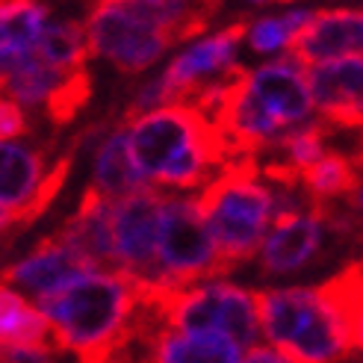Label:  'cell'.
Here are the masks:
<instances>
[{
    "label": "cell",
    "mask_w": 363,
    "mask_h": 363,
    "mask_svg": "<svg viewBox=\"0 0 363 363\" xmlns=\"http://www.w3.org/2000/svg\"><path fill=\"white\" fill-rule=\"evenodd\" d=\"M219 260L233 272L260 251L275 222V192L260 184L257 157H237L195 198Z\"/></svg>",
    "instance_id": "1"
},
{
    "label": "cell",
    "mask_w": 363,
    "mask_h": 363,
    "mask_svg": "<svg viewBox=\"0 0 363 363\" xmlns=\"http://www.w3.org/2000/svg\"><path fill=\"white\" fill-rule=\"evenodd\" d=\"M136 311V286L113 272H89L53 298L39 301V313L62 340V349L86 354L121 334Z\"/></svg>",
    "instance_id": "2"
},
{
    "label": "cell",
    "mask_w": 363,
    "mask_h": 363,
    "mask_svg": "<svg viewBox=\"0 0 363 363\" xmlns=\"http://www.w3.org/2000/svg\"><path fill=\"white\" fill-rule=\"evenodd\" d=\"M260 331L272 346L296 354L304 363H334L354 352L342 319L325 304L316 286H286L254 293Z\"/></svg>",
    "instance_id": "3"
},
{
    "label": "cell",
    "mask_w": 363,
    "mask_h": 363,
    "mask_svg": "<svg viewBox=\"0 0 363 363\" xmlns=\"http://www.w3.org/2000/svg\"><path fill=\"white\" fill-rule=\"evenodd\" d=\"M157 260L162 286L174 289H192L198 281L228 275L201 213L195 210L192 198L184 195H166L162 201Z\"/></svg>",
    "instance_id": "4"
},
{
    "label": "cell",
    "mask_w": 363,
    "mask_h": 363,
    "mask_svg": "<svg viewBox=\"0 0 363 363\" xmlns=\"http://www.w3.org/2000/svg\"><path fill=\"white\" fill-rule=\"evenodd\" d=\"M86 42L89 50L113 62L124 74H142L151 68L174 42L169 33L139 21L136 15L118 4H98L86 18Z\"/></svg>",
    "instance_id": "5"
},
{
    "label": "cell",
    "mask_w": 363,
    "mask_h": 363,
    "mask_svg": "<svg viewBox=\"0 0 363 363\" xmlns=\"http://www.w3.org/2000/svg\"><path fill=\"white\" fill-rule=\"evenodd\" d=\"M216 133L219 130L210 124V118L192 106H162V110L142 116L127 130V148H130L136 169L148 180H157L169 162L195 145L213 139Z\"/></svg>",
    "instance_id": "6"
},
{
    "label": "cell",
    "mask_w": 363,
    "mask_h": 363,
    "mask_svg": "<svg viewBox=\"0 0 363 363\" xmlns=\"http://www.w3.org/2000/svg\"><path fill=\"white\" fill-rule=\"evenodd\" d=\"M162 195L157 186H145L133 195L113 204V242L118 272L136 284H160V260H157V240H160V216H162Z\"/></svg>",
    "instance_id": "7"
},
{
    "label": "cell",
    "mask_w": 363,
    "mask_h": 363,
    "mask_svg": "<svg viewBox=\"0 0 363 363\" xmlns=\"http://www.w3.org/2000/svg\"><path fill=\"white\" fill-rule=\"evenodd\" d=\"M248 33V21H233L230 27L195 42L180 57L169 62V68L157 77L169 106H189L198 89L219 80L228 68L237 65V48Z\"/></svg>",
    "instance_id": "8"
},
{
    "label": "cell",
    "mask_w": 363,
    "mask_h": 363,
    "mask_svg": "<svg viewBox=\"0 0 363 363\" xmlns=\"http://www.w3.org/2000/svg\"><path fill=\"white\" fill-rule=\"evenodd\" d=\"M325 216L319 201L307 207L284 210L275 216V228L266 233L260 245V272L263 275H293L311 266L325 245Z\"/></svg>",
    "instance_id": "9"
},
{
    "label": "cell",
    "mask_w": 363,
    "mask_h": 363,
    "mask_svg": "<svg viewBox=\"0 0 363 363\" xmlns=\"http://www.w3.org/2000/svg\"><path fill=\"white\" fill-rule=\"evenodd\" d=\"M296 65L311 68L319 62L363 57V9H328L316 12L293 45L286 48Z\"/></svg>",
    "instance_id": "10"
},
{
    "label": "cell",
    "mask_w": 363,
    "mask_h": 363,
    "mask_svg": "<svg viewBox=\"0 0 363 363\" xmlns=\"http://www.w3.org/2000/svg\"><path fill=\"white\" fill-rule=\"evenodd\" d=\"M313 106L328 127H363V57L319 62L304 71Z\"/></svg>",
    "instance_id": "11"
},
{
    "label": "cell",
    "mask_w": 363,
    "mask_h": 363,
    "mask_svg": "<svg viewBox=\"0 0 363 363\" xmlns=\"http://www.w3.org/2000/svg\"><path fill=\"white\" fill-rule=\"evenodd\" d=\"M95 272L89 266L80 254L71 251L60 237H50L45 240L33 254H27L24 260H18L15 266L0 272V284L4 286H21L27 293L35 296V301H45V298H53L57 293L68 284H74L77 278Z\"/></svg>",
    "instance_id": "12"
},
{
    "label": "cell",
    "mask_w": 363,
    "mask_h": 363,
    "mask_svg": "<svg viewBox=\"0 0 363 363\" xmlns=\"http://www.w3.org/2000/svg\"><path fill=\"white\" fill-rule=\"evenodd\" d=\"M248 89L284 130H296V124H304L313 113L307 74L293 60H275L248 71Z\"/></svg>",
    "instance_id": "13"
},
{
    "label": "cell",
    "mask_w": 363,
    "mask_h": 363,
    "mask_svg": "<svg viewBox=\"0 0 363 363\" xmlns=\"http://www.w3.org/2000/svg\"><path fill=\"white\" fill-rule=\"evenodd\" d=\"M113 204L98 198L92 189H86L80 198V207L57 237L92 266L95 272H118V257H116V242H113Z\"/></svg>",
    "instance_id": "14"
},
{
    "label": "cell",
    "mask_w": 363,
    "mask_h": 363,
    "mask_svg": "<svg viewBox=\"0 0 363 363\" xmlns=\"http://www.w3.org/2000/svg\"><path fill=\"white\" fill-rule=\"evenodd\" d=\"M145 186H151V184H148V177L136 169L130 148H127V130L118 124L95 148V174H92L89 189L98 198H104V201L116 204L121 198L133 195Z\"/></svg>",
    "instance_id": "15"
},
{
    "label": "cell",
    "mask_w": 363,
    "mask_h": 363,
    "mask_svg": "<svg viewBox=\"0 0 363 363\" xmlns=\"http://www.w3.org/2000/svg\"><path fill=\"white\" fill-rule=\"evenodd\" d=\"M0 349H39L65 352L62 340L50 328V322L27 298L0 284Z\"/></svg>",
    "instance_id": "16"
},
{
    "label": "cell",
    "mask_w": 363,
    "mask_h": 363,
    "mask_svg": "<svg viewBox=\"0 0 363 363\" xmlns=\"http://www.w3.org/2000/svg\"><path fill=\"white\" fill-rule=\"evenodd\" d=\"M42 169L45 160L39 151L18 142H0V207H24L45 180Z\"/></svg>",
    "instance_id": "17"
},
{
    "label": "cell",
    "mask_w": 363,
    "mask_h": 363,
    "mask_svg": "<svg viewBox=\"0 0 363 363\" xmlns=\"http://www.w3.org/2000/svg\"><path fill=\"white\" fill-rule=\"evenodd\" d=\"M240 346L222 334H177L160 337L151 360L145 363H240Z\"/></svg>",
    "instance_id": "18"
},
{
    "label": "cell",
    "mask_w": 363,
    "mask_h": 363,
    "mask_svg": "<svg viewBox=\"0 0 363 363\" xmlns=\"http://www.w3.org/2000/svg\"><path fill=\"white\" fill-rule=\"evenodd\" d=\"M35 60L60 68V71H80L86 68V53H89V42H86V27H80L71 18L62 21H48L42 39L35 42V48L30 50Z\"/></svg>",
    "instance_id": "19"
},
{
    "label": "cell",
    "mask_w": 363,
    "mask_h": 363,
    "mask_svg": "<svg viewBox=\"0 0 363 363\" xmlns=\"http://www.w3.org/2000/svg\"><path fill=\"white\" fill-rule=\"evenodd\" d=\"M301 186L311 201L328 204L334 198H342V195L349 198L360 189V172L349 157L325 154L319 162H313L311 169L301 172Z\"/></svg>",
    "instance_id": "20"
},
{
    "label": "cell",
    "mask_w": 363,
    "mask_h": 363,
    "mask_svg": "<svg viewBox=\"0 0 363 363\" xmlns=\"http://www.w3.org/2000/svg\"><path fill=\"white\" fill-rule=\"evenodd\" d=\"M313 9H286L281 15H266L248 24V45L254 53H278L293 45L296 35L311 24Z\"/></svg>",
    "instance_id": "21"
},
{
    "label": "cell",
    "mask_w": 363,
    "mask_h": 363,
    "mask_svg": "<svg viewBox=\"0 0 363 363\" xmlns=\"http://www.w3.org/2000/svg\"><path fill=\"white\" fill-rule=\"evenodd\" d=\"M325 136H328V124L325 121H307L301 127H296V130H289L275 148L281 151V157H275L278 162H284V166L289 172H296L301 177L304 169H311L313 162H319L325 154Z\"/></svg>",
    "instance_id": "22"
},
{
    "label": "cell",
    "mask_w": 363,
    "mask_h": 363,
    "mask_svg": "<svg viewBox=\"0 0 363 363\" xmlns=\"http://www.w3.org/2000/svg\"><path fill=\"white\" fill-rule=\"evenodd\" d=\"M89 101H92V77H89L86 68H80V71H74V74H71L57 89V92L48 98L45 110H48V118L53 124L65 127V124H71V121L80 116V110H83Z\"/></svg>",
    "instance_id": "23"
},
{
    "label": "cell",
    "mask_w": 363,
    "mask_h": 363,
    "mask_svg": "<svg viewBox=\"0 0 363 363\" xmlns=\"http://www.w3.org/2000/svg\"><path fill=\"white\" fill-rule=\"evenodd\" d=\"M71 166H74V154H65V157L57 162V166H53V169L45 174V180L39 184V189H35V195L30 198L24 207L15 210V228H27L30 222H35V219H39V216L50 207V201H53V198L60 195V189L65 186Z\"/></svg>",
    "instance_id": "24"
},
{
    "label": "cell",
    "mask_w": 363,
    "mask_h": 363,
    "mask_svg": "<svg viewBox=\"0 0 363 363\" xmlns=\"http://www.w3.org/2000/svg\"><path fill=\"white\" fill-rule=\"evenodd\" d=\"M30 130L27 113L15 101L0 95V142H12L18 136H24Z\"/></svg>",
    "instance_id": "25"
},
{
    "label": "cell",
    "mask_w": 363,
    "mask_h": 363,
    "mask_svg": "<svg viewBox=\"0 0 363 363\" xmlns=\"http://www.w3.org/2000/svg\"><path fill=\"white\" fill-rule=\"evenodd\" d=\"M349 322H352L354 352H363V257L354 263V289L349 298Z\"/></svg>",
    "instance_id": "26"
},
{
    "label": "cell",
    "mask_w": 363,
    "mask_h": 363,
    "mask_svg": "<svg viewBox=\"0 0 363 363\" xmlns=\"http://www.w3.org/2000/svg\"><path fill=\"white\" fill-rule=\"evenodd\" d=\"M240 363H304V360H298L289 352H281L275 346H254V349H248V354Z\"/></svg>",
    "instance_id": "27"
},
{
    "label": "cell",
    "mask_w": 363,
    "mask_h": 363,
    "mask_svg": "<svg viewBox=\"0 0 363 363\" xmlns=\"http://www.w3.org/2000/svg\"><path fill=\"white\" fill-rule=\"evenodd\" d=\"M0 363H57L39 349H0Z\"/></svg>",
    "instance_id": "28"
},
{
    "label": "cell",
    "mask_w": 363,
    "mask_h": 363,
    "mask_svg": "<svg viewBox=\"0 0 363 363\" xmlns=\"http://www.w3.org/2000/svg\"><path fill=\"white\" fill-rule=\"evenodd\" d=\"M6 228H15V210L0 207V233H4Z\"/></svg>",
    "instance_id": "29"
},
{
    "label": "cell",
    "mask_w": 363,
    "mask_h": 363,
    "mask_svg": "<svg viewBox=\"0 0 363 363\" xmlns=\"http://www.w3.org/2000/svg\"><path fill=\"white\" fill-rule=\"evenodd\" d=\"M349 207H352V210H363V186H360L354 195H349Z\"/></svg>",
    "instance_id": "30"
},
{
    "label": "cell",
    "mask_w": 363,
    "mask_h": 363,
    "mask_svg": "<svg viewBox=\"0 0 363 363\" xmlns=\"http://www.w3.org/2000/svg\"><path fill=\"white\" fill-rule=\"evenodd\" d=\"M334 363H363V352H349V354H342L340 360Z\"/></svg>",
    "instance_id": "31"
},
{
    "label": "cell",
    "mask_w": 363,
    "mask_h": 363,
    "mask_svg": "<svg viewBox=\"0 0 363 363\" xmlns=\"http://www.w3.org/2000/svg\"><path fill=\"white\" fill-rule=\"evenodd\" d=\"M363 130V127H360ZM357 162H360V169H363V133H360V151H357Z\"/></svg>",
    "instance_id": "32"
}]
</instances>
